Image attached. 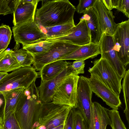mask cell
Listing matches in <instances>:
<instances>
[{"instance_id":"cell-1","label":"cell","mask_w":129,"mask_h":129,"mask_svg":"<svg viewBox=\"0 0 129 129\" xmlns=\"http://www.w3.org/2000/svg\"><path fill=\"white\" fill-rule=\"evenodd\" d=\"M45 1L35 14V20L39 26L49 27L74 22L76 8L69 0Z\"/></svg>"},{"instance_id":"cell-2","label":"cell","mask_w":129,"mask_h":129,"mask_svg":"<svg viewBox=\"0 0 129 129\" xmlns=\"http://www.w3.org/2000/svg\"><path fill=\"white\" fill-rule=\"evenodd\" d=\"M35 82L24 89L25 98L14 112L21 129H32L36 112L42 103Z\"/></svg>"},{"instance_id":"cell-3","label":"cell","mask_w":129,"mask_h":129,"mask_svg":"<svg viewBox=\"0 0 129 129\" xmlns=\"http://www.w3.org/2000/svg\"><path fill=\"white\" fill-rule=\"evenodd\" d=\"M72 109L52 102L42 103L36 112L32 129H51L65 122Z\"/></svg>"},{"instance_id":"cell-4","label":"cell","mask_w":129,"mask_h":129,"mask_svg":"<svg viewBox=\"0 0 129 129\" xmlns=\"http://www.w3.org/2000/svg\"><path fill=\"white\" fill-rule=\"evenodd\" d=\"M39 72L33 67H21L0 80V93L14 89L28 88L38 77Z\"/></svg>"},{"instance_id":"cell-5","label":"cell","mask_w":129,"mask_h":129,"mask_svg":"<svg viewBox=\"0 0 129 129\" xmlns=\"http://www.w3.org/2000/svg\"><path fill=\"white\" fill-rule=\"evenodd\" d=\"M80 46L67 41L53 42L47 52L43 54L32 55L34 58L33 64L34 67L36 71H40L46 64L59 60L71 53Z\"/></svg>"},{"instance_id":"cell-6","label":"cell","mask_w":129,"mask_h":129,"mask_svg":"<svg viewBox=\"0 0 129 129\" xmlns=\"http://www.w3.org/2000/svg\"><path fill=\"white\" fill-rule=\"evenodd\" d=\"M79 76L72 72L63 80L53 95L54 104L76 108L77 84Z\"/></svg>"},{"instance_id":"cell-7","label":"cell","mask_w":129,"mask_h":129,"mask_svg":"<svg viewBox=\"0 0 129 129\" xmlns=\"http://www.w3.org/2000/svg\"><path fill=\"white\" fill-rule=\"evenodd\" d=\"M93 66L88 71L98 76L109 88L118 96L122 89V78L108 61L101 57L93 62Z\"/></svg>"},{"instance_id":"cell-8","label":"cell","mask_w":129,"mask_h":129,"mask_svg":"<svg viewBox=\"0 0 129 129\" xmlns=\"http://www.w3.org/2000/svg\"><path fill=\"white\" fill-rule=\"evenodd\" d=\"M16 43L23 46L44 40L45 36L34 20H31L12 27Z\"/></svg>"},{"instance_id":"cell-9","label":"cell","mask_w":129,"mask_h":129,"mask_svg":"<svg viewBox=\"0 0 129 129\" xmlns=\"http://www.w3.org/2000/svg\"><path fill=\"white\" fill-rule=\"evenodd\" d=\"M92 92L88 78L79 76L77 89L76 108L80 112L86 122L87 129L90 122Z\"/></svg>"},{"instance_id":"cell-10","label":"cell","mask_w":129,"mask_h":129,"mask_svg":"<svg viewBox=\"0 0 129 129\" xmlns=\"http://www.w3.org/2000/svg\"><path fill=\"white\" fill-rule=\"evenodd\" d=\"M113 49L124 66L129 63V19L117 24L112 36Z\"/></svg>"},{"instance_id":"cell-11","label":"cell","mask_w":129,"mask_h":129,"mask_svg":"<svg viewBox=\"0 0 129 129\" xmlns=\"http://www.w3.org/2000/svg\"><path fill=\"white\" fill-rule=\"evenodd\" d=\"M88 80L92 92L113 109L117 110L121 104L119 96L117 95L108 87L95 74H91Z\"/></svg>"},{"instance_id":"cell-12","label":"cell","mask_w":129,"mask_h":129,"mask_svg":"<svg viewBox=\"0 0 129 129\" xmlns=\"http://www.w3.org/2000/svg\"><path fill=\"white\" fill-rule=\"evenodd\" d=\"M101 57L105 59L122 79L125 69L113 49L114 42L112 36L103 34L99 44Z\"/></svg>"},{"instance_id":"cell-13","label":"cell","mask_w":129,"mask_h":129,"mask_svg":"<svg viewBox=\"0 0 129 129\" xmlns=\"http://www.w3.org/2000/svg\"><path fill=\"white\" fill-rule=\"evenodd\" d=\"M45 40L52 42L58 41H67L79 46L87 45L91 43L90 31L86 21L82 18L78 23L68 34Z\"/></svg>"},{"instance_id":"cell-14","label":"cell","mask_w":129,"mask_h":129,"mask_svg":"<svg viewBox=\"0 0 129 129\" xmlns=\"http://www.w3.org/2000/svg\"><path fill=\"white\" fill-rule=\"evenodd\" d=\"M71 64L54 78L46 81H41L38 88L39 97L42 103L52 102V97L62 81L72 72Z\"/></svg>"},{"instance_id":"cell-15","label":"cell","mask_w":129,"mask_h":129,"mask_svg":"<svg viewBox=\"0 0 129 129\" xmlns=\"http://www.w3.org/2000/svg\"><path fill=\"white\" fill-rule=\"evenodd\" d=\"M37 5L26 0H14L12 11L14 26L34 20Z\"/></svg>"},{"instance_id":"cell-16","label":"cell","mask_w":129,"mask_h":129,"mask_svg":"<svg viewBox=\"0 0 129 129\" xmlns=\"http://www.w3.org/2000/svg\"><path fill=\"white\" fill-rule=\"evenodd\" d=\"M93 8L97 15L103 34L112 36L117 24L112 12L106 8L102 0H95Z\"/></svg>"},{"instance_id":"cell-17","label":"cell","mask_w":129,"mask_h":129,"mask_svg":"<svg viewBox=\"0 0 129 129\" xmlns=\"http://www.w3.org/2000/svg\"><path fill=\"white\" fill-rule=\"evenodd\" d=\"M109 109L96 102H92L89 124L87 129H106L111 122Z\"/></svg>"},{"instance_id":"cell-18","label":"cell","mask_w":129,"mask_h":129,"mask_svg":"<svg viewBox=\"0 0 129 129\" xmlns=\"http://www.w3.org/2000/svg\"><path fill=\"white\" fill-rule=\"evenodd\" d=\"M25 89L18 88L1 93L5 100L2 114L3 120L11 113H14L16 107L24 97Z\"/></svg>"},{"instance_id":"cell-19","label":"cell","mask_w":129,"mask_h":129,"mask_svg":"<svg viewBox=\"0 0 129 129\" xmlns=\"http://www.w3.org/2000/svg\"><path fill=\"white\" fill-rule=\"evenodd\" d=\"M81 18L85 20L90 31L91 43L99 44L103 34L97 15L93 7L83 13Z\"/></svg>"},{"instance_id":"cell-20","label":"cell","mask_w":129,"mask_h":129,"mask_svg":"<svg viewBox=\"0 0 129 129\" xmlns=\"http://www.w3.org/2000/svg\"><path fill=\"white\" fill-rule=\"evenodd\" d=\"M99 44L91 43L90 44L80 46L69 54L59 60H85L93 58L100 54Z\"/></svg>"},{"instance_id":"cell-21","label":"cell","mask_w":129,"mask_h":129,"mask_svg":"<svg viewBox=\"0 0 129 129\" xmlns=\"http://www.w3.org/2000/svg\"><path fill=\"white\" fill-rule=\"evenodd\" d=\"M72 63L66 60H58L46 64L39 72L41 81H46L54 78Z\"/></svg>"},{"instance_id":"cell-22","label":"cell","mask_w":129,"mask_h":129,"mask_svg":"<svg viewBox=\"0 0 129 129\" xmlns=\"http://www.w3.org/2000/svg\"><path fill=\"white\" fill-rule=\"evenodd\" d=\"M75 26L74 22H73L49 27H44L39 26L45 35V40L67 35L71 32Z\"/></svg>"},{"instance_id":"cell-23","label":"cell","mask_w":129,"mask_h":129,"mask_svg":"<svg viewBox=\"0 0 129 129\" xmlns=\"http://www.w3.org/2000/svg\"><path fill=\"white\" fill-rule=\"evenodd\" d=\"M21 67L11 50H5L0 54V72L7 73Z\"/></svg>"},{"instance_id":"cell-24","label":"cell","mask_w":129,"mask_h":129,"mask_svg":"<svg viewBox=\"0 0 129 129\" xmlns=\"http://www.w3.org/2000/svg\"><path fill=\"white\" fill-rule=\"evenodd\" d=\"M19 44L16 43L14 50H11L12 54L15 57L21 67H31L34 61L33 55L23 48L19 49Z\"/></svg>"},{"instance_id":"cell-25","label":"cell","mask_w":129,"mask_h":129,"mask_svg":"<svg viewBox=\"0 0 129 129\" xmlns=\"http://www.w3.org/2000/svg\"><path fill=\"white\" fill-rule=\"evenodd\" d=\"M53 43L44 40L23 46L22 48L32 55L40 54L48 51Z\"/></svg>"},{"instance_id":"cell-26","label":"cell","mask_w":129,"mask_h":129,"mask_svg":"<svg viewBox=\"0 0 129 129\" xmlns=\"http://www.w3.org/2000/svg\"><path fill=\"white\" fill-rule=\"evenodd\" d=\"M122 89L123 94L124 100L125 107L124 110L126 118L129 124V70L126 71L123 77Z\"/></svg>"},{"instance_id":"cell-27","label":"cell","mask_w":129,"mask_h":129,"mask_svg":"<svg viewBox=\"0 0 129 129\" xmlns=\"http://www.w3.org/2000/svg\"><path fill=\"white\" fill-rule=\"evenodd\" d=\"M12 31L9 25L0 26V54L5 50L10 43Z\"/></svg>"},{"instance_id":"cell-28","label":"cell","mask_w":129,"mask_h":129,"mask_svg":"<svg viewBox=\"0 0 129 129\" xmlns=\"http://www.w3.org/2000/svg\"><path fill=\"white\" fill-rule=\"evenodd\" d=\"M108 112L111 120L110 126L112 129H127L117 110H109Z\"/></svg>"},{"instance_id":"cell-29","label":"cell","mask_w":129,"mask_h":129,"mask_svg":"<svg viewBox=\"0 0 129 129\" xmlns=\"http://www.w3.org/2000/svg\"><path fill=\"white\" fill-rule=\"evenodd\" d=\"M3 120L4 129H21L14 113H11Z\"/></svg>"},{"instance_id":"cell-30","label":"cell","mask_w":129,"mask_h":129,"mask_svg":"<svg viewBox=\"0 0 129 129\" xmlns=\"http://www.w3.org/2000/svg\"><path fill=\"white\" fill-rule=\"evenodd\" d=\"M74 109V129H87L86 122L80 112L77 109Z\"/></svg>"},{"instance_id":"cell-31","label":"cell","mask_w":129,"mask_h":129,"mask_svg":"<svg viewBox=\"0 0 129 129\" xmlns=\"http://www.w3.org/2000/svg\"><path fill=\"white\" fill-rule=\"evenodd\" d=\"M95 0H80L76 8V11L78 13H84L93 7Z\"/></svg>"},{"instance_id":"cell-32","label":"cell","mask_w":129,"mask_h":129,"mask_svg":"<svg viewBox=\"0 0 129 129\" xmlns=\"http://www.w3.org/2000/svg\"><path fill=\"white\" fill-rule=\"evenodd\" d=\"M13 1L0 0V15L13 13L12 8Z\"/></svg>"},{"instance_id":"cell-33","label":"cell","mask_w":129,"mask_h":129,"mask_svg":"<svg viewBox=\"0 0 129 129\" xmlns=\"http://www.w3.org/2000/svg\"><path fill=\"white\" fill-rule=\"evenodd\" d=\"M85 66L84 60H75L72 62L71 64V69L72 72L77 75L81 74H84V73Z\"/></svg>"},{"instance_id":"cell-34","label":"cell","mask_w":129,"mask_h":129,"mask_svg":"<svg viewBox=\"0 0 129 129\" xmlns=\"http://www.w3.org/2000/svg\"><path fill=\"white\" fill-rule=\"evenodd\" d=\"M115 9L122 12L126 17L129 18V0H118Z\"/></svg>"},{"instance_id":"cell-35","label":"cell","mask_w":129,"mask_h":129,"mask_svg":"<svg viewBox=\"0 0 129 129\" xmlns=\"http://www.w3.org/2000/svg\"><path fill=\"white\" fill-rule=\"evenodd\" d=\"M74 109L72 108L66 120L64 129H74Z\"/></svg>"},{"instance_id":"cell-36","label":"cell","mask_w":129,"mask_h":129,"mask_svg":"<svg viewBox=\"0 0 129 129\" xmlns=\"http://www.w3.org/2000/svg\"><path fill=\"white\" fill-rule=\"evenodd\" d=\"M104 5L109 10H111L113 9L112 0H102Z\"/></svg>"},{"instance_id":"cell-37","label":"cell","mask_w":129,"mask_h":129,"mask_svg":"<svg viewBox=\"0 0 129 129\" xmlns=\"http://www.w3.org/2000/svg\"><path fill=\"white\" fill-rule=\"evenodd\" d=\"M4 105L5 100L2 94L0 93V113L2 112V114Z\"/></svg>"},{"instance_id":"cell-38","label":"cell","mask_w":129,"mask_h":129,"mask_svg":"<svg viewBox=\"0 0 129 129\" xmlns=\"http://www.w3.org/2000/svg\"><path fill=\"white\" fill-rule=\"evenodd\" d=\"M65 123V122L51 129H64Z\"/></svg>"},{"instance_id":"cell-39","label":"cell","mask_w":129,"mask_h":129,"mask_svg":"<svg viewBox=\"0 0 129 129\" xmlns=\"http://www.w3.org/2000/svg\"><path fill=\"white\" fill-rule=\"evenodd\" d=\"M0 129H4V120L3 117H0Z\"/></svg>"},{"instance_id":"cell-40","label":"cell","mask_w":129,"mask_h":129,"mask_svg":"<svg viewBox=\"0 0 129 129\" xmlns=\"http://www.w3.org/2000/svg\"><path fill=\"white\" fill-rule=\"evenodd\" d=\"M8 73L2 72H0V80L6 76Z\"/></svg>"},{"instance_id":"cell-41","label":"cell","mask_w":129,"mask_h":129,"mask_svg":"<svg viewBox=\"0 0 129 129\" xmlns=\"http://www.w3.org/2000/svg\"></svg>"}]
</instances>
